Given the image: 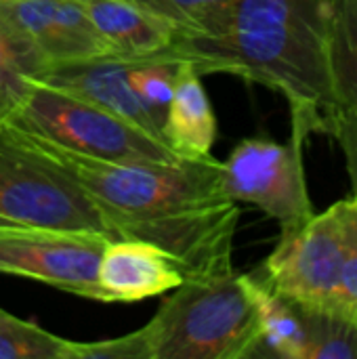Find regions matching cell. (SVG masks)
<instances>
[{
    "label": "cell",
    "instance_id": "obj_5",
    "mask_svg": "<svg viewBox=\"0 0 357 359\" xmlns=\"http://www.w3.org/2000/svg\"><path fill=\"white\" fill-rule=\"evenodd\" d=\"M0 225L82 229L112 238L72 175L6 124L0 126Z\"/></svg>",
    "mask_w": 357,
    "mask_h": 359
},
{
    "label": "cell",
    "instance_id": "obj_19",
    "mask_svg": "<svg viewBox=\"0 0 357 359\" xmlns=\"http://www.w3.org/2000/svg\"><path fill=\"white\" fill-rule=\"evenodd\" d=\"M177 67H179L177 59L130 61V67H128V84L135 90L141 105L151 116V120L156 122V126L160 128V133H162L166 111L173 99Z\"/></svg>",
    "mask_w": 357,
    "mask_h": 359
},
{
    "label": "cell",
    "instance_id": "obj_11",
    "mask_svg": "<svg viewBox=\"0 0 357 359\" xmlns=\"http://www.w3.org/2000/svg\"><path fill=\"white\" fill-rule=\"evenodd\" d=\"M179 265L160 248L114 238L105 244L97 267L103 303H135L175 290L183 282Z\"/></svg>",
    "mask_w": 357,
    "mask_h": 359
},
{
    "label": "cell",
    "instance_id": "obj_18",
    "mask_svg": "<svg viewBox=\"0 0 357 359\" xmlns=\"http://www.w3.org/2000/svg\"><path fill=\"white\" fill-rule=\"evenodd\" d=\"M305 359H357V326L347 318L303 307Z\"/></svg>",
    "mask_w": 357,
    "mask_h": 359
},
{
    "label": "cell",
    "instance_id": "obj_3",
    "mask_svg": "<svg viewBox=\"0 0 357 359\" xmlns=\"http://www.w3.org/2000/svg\"><path fill=\"white\" fill-rule=\"evenodd\" d=\"M151 359L259 358L263 328L250 273L185 278L145 324Z\"/></svg>",
    "mask_w": 357,
    "mask_h": 359
},
{
    "label": "cell",
    "instance_id": "obj_1",
    "mask_svg": "<svg viewBox=\"0 0 357 359\" xmlns=\"http://www.w3.org/2000/svg\"><path fill=\"white\" fill-rule=\"evenodd\" d=\"M23 135L65 168L97 206L112 238L166 252L183 278L234 269L240 208L223 189V162L210 154L175 162H109Z\"/></svg>",
    "mask_w": 357,
    "mask_h": 359
},
{
    "label": "cell",
    "instance_id": "obj_15",
    "mask_svg": "<svg viewBox=\"0 0 357 359\" xmlns=\"http://www.w3.org/2000/svg\"><path fill=\"white\" fill-rule=\"evenodd\" d=\"M46 69L29 40L0 15V126L23 103L36 80Z\"/></svg>",
    "mask_w": 357,
    "mask_h": 359
},
{
    "label": "cell",
    "instance_id": "obj_8",
    "mask_svg": "<svg viewBox=\"0 0 357 359\" xmlns=\"http://www.w3.org/2000/svg\"><path fill=\"white\" fill-rule=\"evenodd\" d=\"M303 139L288 143L244 139L223 162V189L234 202L255 204L280 225L297 223L314 212L303 168Z\"/></svg>",
    "mask_w": 357,
    "mask_h": 359
},
{
    "label": "cell",
    "instance_id": "obj_23",
    "mask_svg": "<svg viewBox=\"0 0 357 359\" xmlns=\"http://www.w3.org/2000/svg\"><path fill=\"white\" fill-rule=\"evenodd\" d=\"M335 139L339 141L343 154H345V164H347V175L351 181V189L357 194V124L356 122H341L337 126Z\"/></svg>",
    "mask_w": 357,
    "mask_h": 359
},
{
    "label": "cell",
    "instance_id": "obj_20",
    "mask_svg": "<svg viewBox=\"0 0 357 359\" xmlns=\"http://www.w3.org/2000/svg\"><path fill=\"white\" fill-rule=\"evenodd\" d=\"M345 236V261L341 269V316L357 326V194L339 202Z\"/></svg>",
    "mask_w": 357,
    "mask_h": 359
},
{
    "label": "cell",
    "instance_id": "obj_4",
    "mask_svg": "<svg viewBox=\"0 0 357 359\" xmlns=\"http://www.w3.org/2000/svg\"><path fill=\"white\" fill-rule=\"evenodd\" d=\"M61 149L109 162L181 160L164 141L55 86L32 80L23 103L4 122Z\"/></svg>",
    "mask_w": 357,
    "mask_h": 359
},
{
    "label": "cell",
    "instance_id": "obj_16",
    "mask_svg": "<svg viewBox=\"0 0 357 359\" xmlns=\"http://www.w3.org/2000/svg\"><path fill=\"white\" fill-rule=\"evenodd\" d=\"M255 292L261 311V349L259 358L305 359V324L301 305L269 290L255 273Z\"/></svg>",
    "mask_w": 357,
    "mask_h": 359
},
{
    "label": "cell",
    "instance_id": "obj_6",
    "mask_svg": "<svg viewBox=\"0 0 357 359\" xmlns=\"http://www.w3.org/2000/svg\"><path fill=\"white\" fill-rule=\"evenodd\" d=\"M343 261L345 236L337 202L320 215L282 225L278 246L255 276L297 305L341 316Z\"/></svg>",
    "mask_w": 357,
    "mask_h": 359
},
{
    "label": "cell",
    "instance_id": "obj_22",
    "mask_svg": "<svg viewBox=\"0 0 357 359\" xmlns=\"http://www.w3.org/2000/svg\"><path fill=\"white\" fill-rule=\"evenodd\" d=\"M76 359H151L145 326L118 339L99 343H76Z\"/></svg>",
    "mask_w": 357,
    "mask_h": 359
},
{
    "label": "cell",
    "instance_id": "obj_2",
    "mask_svg": "<svg viewBox=\"0 0 357 359\" xmlns=\"http://www.w3.org/2000/svg\"><path fill=\"white\" fill-rule=\"evenodd\" d=\"M173 57L200 76L229 74L280 93L303 141L339 126L326 59V0H227L198 32H181Z\"/></svg>",
    "mask_w": 357,
    "mask_h": 359
},
{
    "label": "cell",
    "instance_id": "obj_9",
    "mask_svg": "<svg viewBox=\"0 0 357 359\" xmlns=\"http://www.w3.org/2000/svg\"><path fill=\"white\" fill-rule=\"evenodd\" d=\"M0 15L29 40L46 67L109 55L82 0H0Z\"/></svg>",
    "mask_w": 357,
    "mask_h": 359
},
{
    "label": "cell",
    "instance_id": "obj_12",
    "mask_svg": "<svg viewBox=\"0 0 357 359\" xmlns=\"http://www.w3.org/2000/svg\"><path fill=\"white\" fill-rule=\"evenodd\" d=\"M82 2L112 57L128 61L175 59L173 48L181 29L166 19L130 0Z\"/></svg>",
    "mask_w": 357,
    "mask_h": 359
},
{
    "label": "cell",
    "instance_id": "obj_21",
    "mask_svg": "<svg viewBox=\"0 0 357 359\" xmlns=\"http://www.w3.org/2000/svg\"><path fill=\"white\" fill-rule=\"evenodd\" d=\"M181 32H198L227 0H130Z\"/></svg>",
    "mask_w": 357,
    "mask_h": 359
},
{
    "label": "cell",
    "instance_id": "obj_17",
    "mask_svg": "<svg viewBox=\"0 0 357 359\" xmlns=\"http://www.w3.org/2000/svg\"><path fill=\"white\" fill-rule=\"evenodd\" d=\"M76 341L0 309V359H76Z\"/></svg>",
    "mask_w": 357,
    "mask_h": 359
},
{
    "label": "cell",
    "instance_id": "obj_7",
    "mask_svg": "<svg viewBox=\"0 0 357 359\" xmlns=\"http://www.w3.org/2000/svg\"><path fill=\"white\" fill-rule=\"evenodd\" d=\"M109 240L114 238L82 229L0 225V273L103 303L97 267Z\"/></svg>",
    "mask_w": 357,
    "mask_h": 359
},
{
    "label": "cell",
    "instance_id": "obj_10",
    "mask_svg": "<svg viewBox=\"0 0 357 359\" xmlns=\"http://www.w3.org/2000/svg\"><path fill=\"white\" fill-rule=\"evenodd\" d=\"M128 59L120 57H93L84 61L59 63L46 67L36 82L55 86L69 95H76L126 122L141 128L143 133L164 141L160 128L137 99L128 84ZM166 143V141H164Z\"/></svg>",
    "mask_w": 357,
    "mask_h": 359
},
{
    "label": "cell",
    "instance_id": "obj_13",
    "mask_svg": "<svg viewBox=\"0 0 357 359\" xmlns=\"http://www.w3.org/2000/svg\"><path fill=\"white\" fill-rule=\"evenodd\" d=\"M162 135L179 158H204L215 145L217 118L213 103L202 84V76L189 61H179Z\"/></svg>",
    "mask_w": 357,
    "mask_h": 359
},
{
    "label": "cell",
    "instance_id": "obj_14",
    "mask_svg": "<svg viewBox=\"0 0 357 359\" xmlns=\"http://www.w3.org/2000/svg\"><path fill=\"white\" fill-rule=\"evenodd\" d=\"M326 59L339 124H357V0H326Z\"/></svg>",
    "mask_w": 357,
    "mask_h": 359
}]
</instances>
